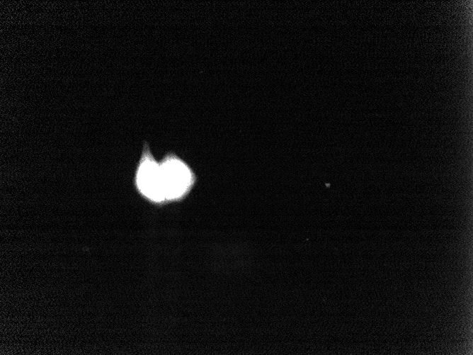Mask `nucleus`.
Here are the masks:
<instances>
[{
    "mask_svg": "<svg viewBox=\"0 0 473 355\" xmlns=\"http://www.w3.org/2000/svg\"><path fill=\"white\" fill-rule=\"evenodd\" d=\"M165 199L183 196L191 183L190 171L186 164L173 155L168 156L160 164Z\"/></svg>",
    "mask_w": 473,
    "mask_h": 355,
    "instance_id": "nucleus-1",
    "label": "nucleus"
},
{
    "mask_svg": "<svg viewBox=\"0 0 473 355\" xmlns=\"http://www.w3.org/2000/svg\"><path fill=\"white\" fill-rule=\"evenodd\" d=\"M137 184L141 192L154 201H164L161 167L147 150L137 171Z\"/></svg>",
    "mask_w": 473,
    "mask_h": 355,
    "instance_id": "nucleus-2",
    "label": "nucleus"
}]
</instances>
